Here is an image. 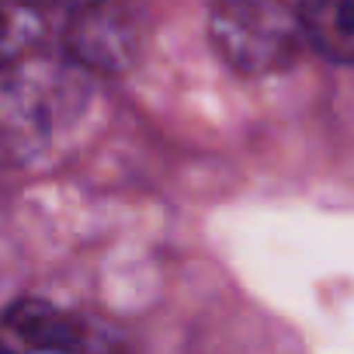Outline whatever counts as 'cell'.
<instances>
[{
	"label": "cell",
	"mask_w": 354,
	"mask_h": 354,
	"mask_svg": "<svg viewBox=\"0 0 354 354\" xmlns=\"http://www.w3.org/2000/svg\"><path fill=\"white\" fill-rule=\"evenodd\" d=\"M46 39V15L35 0H0V70L28 59Z\"/></svg>",
	"instance_id": "6"
},
{
	"label": "cell",
	"mask_w": 354,
	"mask_h": 354,
	"mask_svg": "<svg viewBox=\"0 0 354 354\" xmlns=\"http://www.w3.org/2000/svg\"><path fill=\"white\" fill-rule=\"evenodd\" d=\"M66 49H70V59L77 66L118 73V70H129L136 63L139 32L125 11L108 8V4H94L73 18V25L66 32Z\"/></svg>",
	"instance_id": "3"
},
{
	"label": "cell",
	"mask_w": 354,
	"mask_h": 354,
	"mask_svg": "<svg viewBox=\"0 0 354 354\" xmlns=\"http://www.w3.org/2000/svg\"><path fill=\"white\" fill-rule=\"evenodd\" d=\"M80 347V319L42 299H21L0 316V354H77Z\"/></svg>",
	"instance_id": "4"
},
{
	"label": "cell",
	"mask_w": 354,
	"mask_h": 354,
	"mask_svg": "<svg viewBox=\"0 0 354 354\" xmlns=\"http://www.w3.org/2000/svg\"><path fill=\"white\" fill-rule=\"evenodd\" d=\"M302 25L285 0H223L212 11V42L240 73H274L299 53Z\"/></svg>",
	"instance_id": "2"
},
{
	"label": "cell",
	"mask_w": 354,
	"mask_h": 354,
	"mask_svg": "<svg viewBox=\"0 0 354 354\" xmlns=\"http://www.w3.org/2000/svg\"><path fill=\"white\" fill-rule=\"evenodd\" d=\"M302 35L330 59L354 63V0H299Z\"/></svg>",
	"instance_id": "5"
},
{
	"label": "cell",
	"mask_w": 354,
	"mask_h": 354,
	"mask_svg": "<svg viewBox=\"0 0 354 354\" xmlns=\"http://www.w3.org/2000/svg\"><path fill=\"white\" fill-rule=\"evenodd\" d=\"M56 4H70V8L84 11V8H94V4H108V0H56Z\"/></svg>",
	"instance_id": "7"
},
{
	"label": "cell",
	"mask_w": 354,
	"mask_h": 354,
	"mask_svg": "<svg viewBox=\"0 0 354 354\" xmlns=\"http://www.w3.org/2000/svg\"><path fill=\"white\" fill-rule=\"evenodd\" d=\"M87 84L59 63H15L0 70V163H28L80 118Z\"/></svg>",
	"instance_id": "1"
}]
</instances>
